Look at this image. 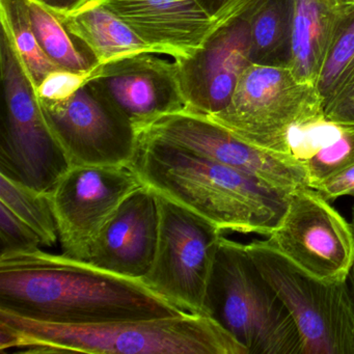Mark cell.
Listing matches in <instances>:
<instances>
[{"mask_svg":"<svg viewBox=\"0 0 354 354\" xmlns=\"http://www.w3.org/2000/svg\"><path fill=\"white\" fill-rule=\"evenodd\" d=\"M245 248L295 321L304 354H354V314L346 281L316 279L266 240H254Z\"/></svg>","mask_w":354,"mask_h":354,"instance_id":"7","label":"cell"},{"mask_svg":"<svg viewBox=\"0 0 354 354\" xmlns=\"http://www.w3.org/2000/svg\"><path fill=\"white\" fill-rule=\"evenodd\" d=\"M20 353L248 354L214 319L184 314L97 324L39 322L0 310V350Z\"/></svg>","mask_w":354,"mask_h":354,"instance_id":"3","label":"cell"},{"mask_svg":"<svg viewBox=\"0 0 354 354\" xmlns=\"http://www.w3.org/2000/svg\"><path fill=\"white\" fill-rule=\"evenodd\" d=\"M28 3L39 44L57 67L86 75L98 67L96 57L82 41L70 32L61 16L37 0H28Z\"/></svg>","mask_w":354,"mask_h":354,"instance_id":"19","label":"cell"},{"mask_svg":"<svg viewBox=\"0 0 354 354\" xmlns=\"http://www.w3.org/2000/svg\"><path fill=\"white\" fill-rule=\"evenodd\" d=\"M291 0H258L250 19L252 63L287 66Z\"/></svg>","mask_w":354,"mask_h":354,"instance_id":"20","label":"cell"},{"mask_svg":"<svg viewBox=\"0 0 354 354\" xmlns=\"http://www.w3.org/2000/svg\"><path fill=\"white\" fill-rule=\"evenodd\" d=\"M57 15L65 17L77 11L86 0H37Z\"/></svg>","mask_w":354,"mask_h":354,"instance_id":"31","label":"cell"},{"mask_svg":"<svg viewBox=\"0 0 354 354\" xmlns=\"http://www.w3.org/2000/svg\"><path fill=\"white\" fill-rule=\"evenodd\" d=\"M101 5L158 55L174 59L194 55L221 26L196 0H104Z\"/></svg>","mask_w":354,"mask_h":354,"instance_id":"16","label":"cell"},{"mask_svg":"<svg viewBox=\"0 0 354 354\" xmlns=\"http://www.w3.org/2000/svg\"><path fill=\"white\" fill-rule=\"evenodd\" d=\"M329 203L310 187L290 192L283 218L266 241L316 279L341 283L354 263V235Z\"/></svg>","mask_w":354,"mask_h":354,"instance_id":"10","label":"cell"},{"mask_svg":"<svg viewBox=\"0 0 354 354\" xmlns=\"http://www.w3.org/2000/svg\"><path fill=\"white\" fill-rule=\"evenodd\" d=\"M342 9L333 0H291L287 67L300 82L316 86Z\"/></svg>","mask_w":354,"mask_h":354,"instance_id":"17","label":"cell"},{"mask_svg":"<svg viewBox=\"0 0 354 354\" xmlns=\"http://www.w3.org/2000/svg\"><path fill=\"white\" fill-rule=\"evenodd\" d=\"M0 173L49 192L70 165L47 124L36 88L3 30L0 36Z\"/></svg>","mask_w":354,"mask_h":354,"instance_id":"5","label":"cell"},{"mask_svg":"<svg viewBox=\"0 0 354 354\" xmlns=\"http://www.w3.org/2000/svg\"><path fill=\"white\" fill-rule=\"evenodd\" d=\"M130 169L157 194L221 230L268 237L281 223L290 192L145 133Z\"/></svg>","mask_w":354,"mask_h":354,"instance_id":"2","label":"cell"},{"mask_svg":"<svg viewBox=\"0 0 354 354\" xmlns=\"http://www.w3.org/2000/svg\"><path fill=\"white\" fill-rule=\"evenodd\" d=\"M322 113L316 86L296 80L287 66L252 63L238 80L229 104L208 117L257 148L290 156L289 130Z\"/></svg>","mask_w":354,"mask_h":354,"instance_id":"6","label":"cell"},{"mask_svg":"<svg viewBox=\"0 0 354 354\" xmlns=\"http://www.w3.org/2000/svg\"><path fill=\"white\" fill-rule=\"evenodd\" d=\"M138 133L183 147L283 192L308 187L306 167L299 161L257 148L202 113L184 109L160 118Z\"/></svg>","mask_w":354,"mask_h":354,"instance_id":"12","label":"cell"},{"mask_svg":"<svg viewBox=\"0 0 354 354\" xmlns=\"http://www.w3.org/2000/svg\"><path fill=\"white\" fill-rule=\"evenodd\" d=\"M339 7H352L354 6V0H333Z\"/></svg>","mask_w":354,"mask_h":354,"instance_id":"34","label":"cell"},{"mask_svg":"<svg viewBox=\"0 0 354 354\" xmlns=\"http://www.w3.org/2000/svg\"><path fill=\"white\" fill-rule=\"evenodd\" d=\"M207 15L218 26L241 13L254 0H196Z\"/></svg>","mask_w":354,"mask_h":354,"instance_id":"30","label":"cell"},{"mask_svg":"<svg viewBox=\"0 0 354 354\" xmlns=\"http://www.w3.org/2000/svg\"><path fill=\"white\" fill-rule=\"evenodd\" d=\"M103 1H104V0H86L77 11H82V10L90 9V8L96 7V6L101 5Z\"/></svg>","mask_w":354,"mask_h":354,"instance_id":"33","label":"cell"},{"mask_svg":"<svg viewBox=\"0 0 354 354\" xmlns=\"http://www.w3.org/2000/svg\"><path fill=\"white\" fill-rule=\"evenodd\" d=\"M257 3L218 26L194 55L175 59L187 111L211 115L229 104L238 80L252 63L250 19Z\"/></svg>","mask_w":354,"mask_h":354,"instance_id":"13","label":"cell"},{"mask_svg":"<svg viewBox=\"0 0 354 354\" xmlns=\"http://www.w3.org/2000/svg\"><path fill=\"white\" fill-rule=\"evenodd\" d=\"M39 100L70 167L130 165L138 146V130L90 82L66 98Z\"/></svg>","mask_w":354,"mask_h":354,"instance_id":"9","label":"cell"},{"mask_svg":"<svg viewBox=\"0 0 354 354\" xmlns=\"http://www.w3.org/2000/svg\"><path fill=\"white\" fill-rule=\"evenodd\" d=\"M354 70V6L343 7L328 55L316 84L323 107L345 86Z\"/></svg>","mask_w":354,"mask_h":354,"instance_id":"23","label":"cell"},{"mask_svg":"<svg viewBox=\"0 0 354 354\" xmlns=\"http://www.w3.org/2000/svg\"><path fill=\"white\" fill-rule=\"evenodd\" d=\"M40 246L43 245L38 234L0 203V256L36 250Z\"/></svg>","mask_w":354,"mask_h":354,"instance_id":"26","label":"cell"},{"mask_svg":"<svg viewBox=\"0 0 354 354\" xmlns=\"http://www.w3.org/2000/svg\"><path fill=\"white\" fill-rule=\"evenodd\" d=\"M351 227H352V231H353V235H354V209H353V216H352Z\"/></svg>","mask_w":354,"mask_h":354,"instance_id":"35","label":"cell"},{"mask_svg":"<svg viewBox=\"0 0 354 354\" xmlns=\"http://www.w3.org/2000/svg\"><path fill=\"white\" fill-rule=\"evenodd\" d=\"M204 308L248 354H304L295 321L245 244L221 236Z\"/></svg>","mask_w":354,"mask_h":354,"instance_id":"4","label":"cell"},{"mask_svg":"<svg viewBox=\"0 0 354 354\" xmlns=\"http://www.w3.org/2000/svg\"><path fill=\"white\" fill-rule=\"evenodd\" d=\"M1 30L6 32L36 90L47 77L62 70L39 44L30 20L28 0H0Z\"/></svg>","mask_w":354,"mask_h":354,"instance_id":"21","label":"cell"},{"mask_svg":"<svg viewBox=\"0 0 354 354\" xmlns=\"http://www.w3.org/2000/svg\"><path fill=\"white\" fill-rule=\"evenodd\" d=\"M346 283H347L348 291H349L350 300H351L354 314V263L353 265H352L351 269H350L347 279H346Z\"/></svg>","mask_w":354,"mask_h":354,"instance_id":"32","label":"cell"},{"mask_svg":"<svg viewBox=\"0 0 354 354\" xmlns=\"http://www.w3.org/2000/svg\"><path fill=\"white\" fill-rule=\"evenodd\" d=\"M159 225L152 266L142 281L178 310L205 315V296L223 232L156 192Z\"/></svg>","mask_w":354,"mask_h":354,"instance_id":"8","label":"cell"},{"mask_svg":"<svg viewBox=\"0 0 354 354\" xmlns=\"http://www.w3.org/2000/svg\"><path fill=\"white\" fill-rule=\"evenodd\" d=\"M343 123L331 121L324 113L294 125L288 132V153L304 165L319 151L339 138Z\"/></svg>","mask_w":354,"mask_h":354,"instance_id":"24","label":"cell"},{"mask_svg":"<svg viewBox=\"0 0 354 354\" xmlns=\"http://www.w3.org/2000/svg\"><path fill=\"white\" fill-rule=\"evenodd\" d=\"M90 82L133 124L138 132L186 109L176 62L136 53L99 65Z\"/></svg>","mask_w":354,"mask_h":354,"instance_id":"14","label":"cell"},{"mask_svg":"<svg viewBox=\"0 0 354 354\" xmlns=\"http://www.w3.org/2000/svg\"><path fill=\"white\" fill-rule=\"evenodd\" d=\"M73 36L82 41L99 65L136 53H157L125 22L103 5L62 17Z\"/></svg>","mask_w":354,"mask_h":354,"instance_id":"18","label":"cell"},{"mask_svg":"<svg viewBox=\"0 0 354 354\" xmlns=\"http://www.w3.org/2000/svg\"><path fill=\"white\" fill-rule=\"evenodd\" d=\"M158 225L156 192L144 184L107 221L86 262L122 277L142 279L154 260Z\"/></svg>","mask_w":354,"mask_h":354,"instance_id":"15","label":"cell"},{"mask_svg":"<svg viewBox=\"0 0 354 354\" xmlns=\"http://www.w3.org/2000/svg\"><path fill=\"white\" fill-rule=\"evenodd\" d=\"M0 310L55 324H97L184 314L142 279L41 248L0 256Z\"/></svg>","mask_w":354,"mask_h":354,"instance_id":"1","label":"cell"},{"mask_svg":"<svg viewBox=\"0 0 354 354\" xmlns=\"http://www.w3.org/2000/svg\"><path fill=\"white\" fill-rule=\"evenodd\" d=\"M312 188L328 202H333L341 196H354V165L319 182Z\"/></svg>","mask_w":354,"mask_h":354,"instance_id":"29","label":"cell"},{"mask_svg":"<svg viewBox=\"0 0 354 354\" xmlns=\"http://www.w3.org/2000/svg\"><path fill=\"white\" fill-rule=\"evenodd\" d=\"M0 203L38 234L43 246L53 248L57 244L59 232L48 192L35 189L0 173Z\"/></svg>","mask_w":354,"mask_h":354,"instance_id":"22","label":"cell"},{"mask_svg":"<svg viewBox=\"0 0 354 354\" xmlns=\"http://www.w3.org/2000/svg\"><path fill=\"white\" fill-rule=\"evenodd\" d=\"M88 76V74L86 75L59 70L45 80L37 90V94L39 98L50 100L66 98L77 91L86 82Z\"/></svg>","mask_w":354,"mask_h":354,"instance_id":"27","label":"cell"},{"mask_svg":"<svg viewBox=\"0 0 354 354\" xmlns=\"http://www.w3.org/2000/svg\"><path fill=\"white\" fill-rule=\"evenodd\" d=\"M354 165V123H343L339 138L304 163L308 187Z\"/></svg>","mask_w":354,"mask_h":354,"instance_id":"25","label":"cell"},{"mask_svg":"<svg viewBox=\"0 0 354 354\" xmlns=\"http://www.w3.org/2000/svg\"><path fill=\"white\" fill-rule=\"evenodd\" d=\"M325 117L339 123H354V70L345 86L323 107Z\"/></svg>","mask_w":354,"mask_h":354,"instance_id":"28","label":"cell"},{"mask_svg":"<svg viewBox=\"0 0 354 354\" xmlns=\"http://www.w3.org/2000/svg\"><path fill=\"white\" fill-rule=\"evenodd\" d=\"M142 185L128 165L70 167L48 192L63 254L86 261L107 221Z\"/></svg>","mask_w":354,"mask_h":354,"instance_id":"11","label":"cell"}]
</instances>
